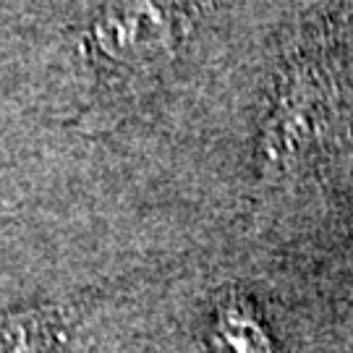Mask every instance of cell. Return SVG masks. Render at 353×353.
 Returning a JSON list of instances; mask_svg holds the SVG:
<instances>
[{"label":"cell","instance_id":"1","mask_svg":"<svg viewBox=\"0 0 353 353\" xmlns=\"http://www.w3.org/2000/svg\"><path fill=\"white\" fill-rule=\"evenodd\" d=\"M176 16L163 6H118L108 8L94 26L105 55L123 63H147L176 42Z\"/></svg>","mask_w":353,"mask_h":353},{"label":"cell","instance_id":"2","mask_svg":"<svg viewBox=\"0 0 353 353\" xmlns=\"http://www.w3.org/2000/svg\"><path fill=\"white\" fill-rule=\"evenodd\" d=\"M0 353H63L61 327L42 314L0 322Z\"/></svg>","mask_w":353,"mask_h":353},{"label":"cell","instance_id":"3","mask_svg":"<svg viewBox=\"0 0 353 353\" xmlns=\"http://www.w3.org/2000/svg\"><path fill=\"white\" fill-rule=\"evenodd\" d=\"M214 353H272L265 327L241 306L220 312L212 330Z\"/></svg>","mask_w":353,"mask_h":353}]
</instances>
